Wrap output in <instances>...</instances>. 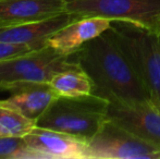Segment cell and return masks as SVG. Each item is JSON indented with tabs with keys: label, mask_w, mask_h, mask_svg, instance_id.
<instances>
[{
	"label": "cell",
	"mask_w": 160,
	"mask_h": 159,
	"mask_svg": "<svg viewBox=\"0 0 160 159\" xmlns=\"http://www.w3.org/2000/svg\"><path fill=\"white\" fill-rule=\"evenodd\" d=\"M78 17H81L73 13L63 12L46 20L0 27V40L25 45L32 50H38L47 46L48 39L57 31Z\"/></svg>",
	"instance_id": "cell-9"
},
{
	"label": "cell",
	"mask_w": 160,
	"mask_h": 159,
	"mask_svg": "<svg viewBox=\"0 0 160 159\" xmlns=\"http://www.w3.org/2000/svg\"><path fill=\"white\" fill-rule=\"evenodd\" d=\"M3 91L10 94L7 102L35 121L58 97L49 82H19L8 85Z\"/></svg>",
	"instance_id": "cell-12"
},
{
	"label": "cell",
	"mask_w": 160,
	"mask_h": 159,
	"mask_svg": "<svg viewBox=\"0 0 160 159\" xmlns=\"http://www.w3.org/2000/svg\"><path fill=\"white\" fill-rule=\"evenodd\" d=\"M36 121L26 117L23 112L9 102L0 100V134L1 136H20L24 137L32 132Z\"/></svg>",
	"instance_id": "cell-14"
},
{
	"label": "cell",
	"mask_w": 160,
	"mask_h": 159,
	"mask_svg": "<svg viewBox=\"0 0 160 159\" xmlns=\"http://www.w3.org/2000/svg\"><path fill=\"white\" fill-rule=\"evenodd\" d=\"M33 51L30 47L21 44H12V42H1L0 40V62L4 60L12 59L19 56Z\"/></svg>",
	"instance_id": "cell-16"
},
{
	"label": "cell",
	"mask_w": 160,
	"mask_h": 159,
	"mask_svg": "<svg viewBox=\"0 0 160 159\" xmlns=\"http://www.w3.org/2000/svg\"><path fill=\"white\" fill-rule=\"evenodd\" d=\"M156 107H157V108L159 109V111H160V105H156Z\"/></svg>",
	"instance_id": "cell-17"
},
{
	"label": "cell",
	"mask_w": 160,
	"mask_h": 159,
	"mask_svg": "<svg viewBox=\"0 0 160 159\" xmlns=\"http://www.w3.org/2000/svg\"><path fill=\"white\" fill-rule=\"evenodd\" d=\"M110 30L116 36L155 105H160V40L138 26L112 22Z\"/></svg>",
	"instance_id": "cell-3"
},
{
	"label": "cell",
	"mask_w": 160,
	"mask_h": 159,
	"mask_svg": "<svg viewBox=\"0 0 160 159\" xmlns=\"http://www.w3.org/2000/svg\"><path fill=\"white\" fill-rule=\"evenodd\" d=\"M112 25V21L102 17H81L55 33L47 46L63 53H72L89 40L96 38Z\"/></svg>",
	"instance_id": "cell-10"
},
{
	"label": "cell",
	"mask_w": 160,
	"mask_h": 159,
	"mask_svg": "<svg viewBox=\"0 0 160 159\" xmlns=\"http://www.w3.org/2000/svg\"><path fill=\"white\" fill-rule=\"evenodd\" d=\"M0 159H37L25 138L0 136Z\"/></svg>",
	"instance_id": "cell-15"
},
{
	"label": "cell",
	"mask_w": 160,
	"mask_h": 159,
	"mask_svg": "<svg viewBox=\"0 0 160 159\" xmlns=\"http://www.w3.org/2000/svg\"><path fill=\"white\" fill-rule=\"evenodd\" d=\"M65 12L102 17L160 34V0H65Z\"/></svg>",
	"instance_id": "cell-4"
},
{
	"label": "cell",
	"mask_w": 160,
	"mask_h": 159,
	"mask_svg": "<svg viewBox=\"0 0 160 159\" xmlns=\"http://www.w3.org/2000/svg\"><path fill=\"white\" fill-rule=\"evenodd\" d=\"M0 136H1V134H0Z\"/></svg>",
	"instance_id": "cell-19"
},
{
	"label": "cell",
	"mask_w": 160,
	"mask_h": 159,
	"mask_svg": "<svg viewBox=\"0 0 160 159\" xmlns=\"http://www.w3.org/2000/svg\"><path fill=\"white\" fill-rule=\"evenodd\" d=\"M49 83L58 96L78 97L93 93V83L82 69L57 73Z\"/></svg>",
	"instance_id": "cell-13"
},
{
	"label": "cell",
	"mask_w": 160,
	"mask_h": 159,
	"mask_svg": "<svg viewBox=\"0 0 160 159\" xmlns=\"http://www.w3.org/2000/svg\"><path fill=\"white\" fill-rule=\"evenodd\" d=\"M87 146L88 159H160V147L109 119Z\"/></svg>",
	"instance_id": "cell-6"
},
{
	"label": "cell",
	"mask_w": 160,
	"mask_h": 159,
	"mask_svg": "<svg viewBox=\"0 0 160 159\" xmlns=\"http://www.w3.org/2000/svg\"><path fill=\"white\" fill-rule=\"evenodd\" d=\"M108 119L160 147V111L152 102H109Z\"/></svg>",
	"instance_id": "cell-7"
},
{
	"label": "cell",
	"mask_w": 160,
	"mask_h": 159,
	"mask_svg": "<svg viewBox=\"0 0 160 159\" xmlns=\"http://www.w3.org/2000/svg\"><path fill=\"white\" fill-rule=\"evenodd\" d=\"M81 69L75 52L63 53L46 46L0 62V92L19 82H50L57 73Z\"/></svg>",
	"instance_id": "cell-5"
},
{
	"label": "cell",
	"mask_w": 160,
	"mask_h": 159,
	"mask_svg": "<svg viewBox=\"0 0 160 159\" xmlns=\"http://www.w3.org/2000/svg\"><path fill=\"white\" fill-rule=\"evenodd\" d=\"M158 38H159V40H160V34L158 35Z\"/></svg>",
	"instance_id": "cell-18"
},
{
	"label": "cell",
	"mask_w": 160,
	"mask_h": 159,
	"mask_svg": "<svg viewBox=\"0 0 160 159\" xmlns=\"http://www.w3.org/2000/svg\"><path fill=\"white\" fill-rule=\"evenodd\" d=\"M75 57L93 83L92 94L109 102H152L110 28L83 45L75 51Z\"/></svg>",
	"instance_id": "cell-1"
},
{
	"label": "cell",
	"mask_w": 160,
	"mask_h": 159,
	"mask_svg": "<svg viewBox=\"0 0 160 159\" xmlns=\"http://www.w3.org/2000/svg\"><path fill=\"white\" fill-rule=\"evenodd\" d=\"M109 100L94 94L58 96L36 121V125L91 140L108 121Z\"/></svg>",
	"instance_id": "cell-2"
},
{
	"label": "cell",
	"mask_w": 160,
	"mask_h": 159,
	"mask_svg": "<svg viewBox=\"0 0 160 159\" xmlns=\"http://www.w3.org/2000/svg\"><path fill=\"white\" fill-rule=\"evenodd\" d=\"M24 138L37 159H88L87 141L63 132L36 127Z\"/></svg>",
	"instance_id": "cell-8"
},
{
	"label": "cell",
	"mask_w": 160,
	"mask_h": 159,
	"mask_svg": "<svg viewBox=\"0 0 160 159\" xmlns=\"http://www.w3.org/2000/svg\"><path fill=\"white\" fill-rule=\"evenodd\" d=\"M65 12V0H0V27L40 21Z\"/></svg>",
	"instance_id": "cell-11"
}]
</instances>
